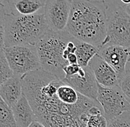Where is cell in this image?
<instances>
[{"mask_svg": "<svg viewBox=\"0 0 130 127\" xmlns=\"http://www.w3.org/2000/svg\"><path fill=\"white\" fill-rule=\"evenodd\" d=\"M13 75L6 59L4 49H0V87Z\"/></svg>", "mask_w": 130, "mask_h": 127, "instance_id": "17", "label": "cell"}, {"mask_svg": "<svg viewBox=\"0 0 130 127\" xmlns=\"http://www.w3.org/2000/svg\"><path fill=\"white\" fill-rule=\"evenodd\" d=\"M123 93L126 96L127 100L130 102V69H126L122 77L120 86Z\"/></svg>", "mask_w": 130, "mask_h": 127, "instance_id": "21", "label": "cell"}, {"mask_svg": "<svg viewBox=\"0 0 130 127\" xmlns=\"http://www.w3.org/2000/svg\"><path fill=\"white\" fill-rule=\"evenodd\" d=\"M71 0H48L44 7V14L49 30L61 32L66 30L72 8Z\"/></svg>", "mask_w": 130, "mask_h": 127, "instance_id": "8", "label": "cell"}, {"mask_svg": "<svg viewBox=\"0 0 130 127\" xmlns=\"http://www.w3.org/2000/svg\"><path fill=\"white\" fill-rule=\"evenodd\" d=\"M5 9L0 2V49H4L5 40Z\"/></svg>", "mask_w": 130, "mask_h": 127, "instance_id": "20", "label": "cell"}, {"mask_svg": "<svg viewBox=\"0 0 130 127\" xmlns=\"http://www.w3.org/2000/svg\"><path fill=\"white\" fill-rule=\"evenodd\" d=\"M121 5L124 10V11L130 16V1H124V0H121L120 1Z\"/></svg>", "mask_w": 130, "mask_h": 127, "instance_id": "23", "label": "cell"}, {"mask_svg": "<svg viewBox=\"0 0 130 127\" xmlns=\"http://www.w3.org/2000/svg\"><path fill=\"white\" fill-rule=\"evenodd\" d=\"M106 3L107 32L103 46H118L130 51V16L123 9L120 1H106Z\"/></svg>", "mask_w": 130, "mask_h": 127, "instance_id": "5", "label": "cell"}, {"mask_svg": "<svg viewBox=\"0 0 130 127\" xmlns=\"http://www.w3.org/2000/svg\"><path fill=\"white\" fill-rule=\"evenodd\" d=\"M48 30L44 9L31 16L6 13L5 46H36Z\"/></svg>", "mask_w": 130, "mask_h": 127, "instance_id": "3", "label": "cell"}, {"mask_svg": "<svg viewBox=\"0 0 130 127\" xmlns=\"http://www.w3.org/2000/svg\"><path fill=\"white\" fill-rule=\"evenodd\" d=\"M9 66L14 75L23 77L41 69L37 48L33 45L14 46L4 48Z\"/></svg>", "mask_w": 130, "mask_h": 127, "instance_id": "6", "label": "cell"}, {"mask_svg": "<svg viewBox=\"0 0 130 127\" xmlns=\"http://www.w3.org/2000/svg\"><path fill=\"white\" fill-rule=\"evenodd\" d=\"M87 127H107V120L104 114L90 115L87 120Z\"/></svg>", "mask_w": 130, "mask_h": 127, "instance_id": "19", "label": "cell"}, {"mask_svg": "<svg viewBox=\"0 0 130 127\" xmlns=\"http://www.w3.org/2000/svg\"><path fill=\"white\" fill-rule=\"evenodd\" d=\"M67 60L68 62L69 65H75V64H78V57L75 54H70L67 56Z\"/></svg>", "mask_w": 130, "mask_h": 127, "instance_id": "24", "label": "cell"}, {"mask_svg": "<svg viewBox=\"0 0 130 127\" xmlns=\"http://www.w3.org/2000/svg\"><path fill=\"white\" fill-rule=\"evenodd\" d=\"M97 101L102 107L106 119L130 112V102L119 86L106 87L98 84Z\"/></svg>", "mask_w": 130, "mask_h": 127, "instance_id": "7", "label": "cell"}, {"mask_svg": "<svg viewBox=\"0 0 130 127\" xmlns=\"http://www.w3.org/2000/svg\"><path fill=\"white\" fill-rule=\"evenodd\" d=\"M29 127H45L41 123L39 122L38 120H36L34 122H32L31 123V125Z\"/></svg>", "mask_w": 130, "mask_h": 127, "instance_id": "25", "label": "cell"}, {"mask_svg": "<svg viewBox=\"0 0 130 127\" xmlns=\"http://www.w3.org/2000/svg\"><path fill=\"white\" fill-rule=\"evenodd\" d=\"M4 5L6 13L31 16L39 13L44 9V0H12L0 1Z\"/></svg>", "mask_w": 130, "mask_h": 127, "instance_id": "12", "label": "cell"}, {"mask_svg": "<svg viewBox=\"0 0 130 127\" xmlns=\"http://www.w3.org/2000/svg\"><path fill=\"white\" fill-rule=\"evenodd\" d=\"M81 66H80L78 64L75 65H68L64 68V72L65 73V77H72L78 74L81 69Z\"/></svg>", "mask_w": 130, "mask_h": 127, "instance_id": "22", "label": "cell"}, {"mask_svg": "<svg viewBox=\"0 0 130 127\" xmlns=\"http://www.w3.org/2000/svg\"><path fill=\"white\" fill-rule=\"evenodd\" d=\"M62 80L82 95L97 101L98 83L89 66L82 67L78 74L65 77Z\"/></svg>", "mask_w": 130, "mask_h": 127, "instance_id": "9", "label": "cell"}, {"mask_svg": "<svg viewBox=\"0 0 130 127\" xmlns=\"http://www.w3.org/2000/svg\"><path fill=\"white\" fill-rule=\"evenodd\" d=\"M98 55L109 64L122 79L126 64L130 62V51L118 46H104L100 48Z\"/></svg>", "mask_w": 130, "mask_h": 127, "instance_id": "10", "label": "cell"}, {"mask_svg": "<svg viewBox=\"0 0 130 127\" xmlns=\"http://www.w3.org/2000/svg\"><path fill=\"white\" fill-rule=\"evenodd\" d=\"M21 80L23 94L36 120L45 127H87L92 108L99 104L84 95L76 104L61 100L57 89L61 80L41 68L25 74Z\"/></svg>", "mask_w": 130, "mask_h": 127, "instance_id": "1", "label": "cell"}, {"mask_svg": "<svg viewBox=\"0 0 130 127\" xmlns=\"http://www.w3.org/2000/svg\"><path fill=\"white\" fill-rule=\"evenodd\" d=\"M88 66L92 69L99 85L106 87L120 86L121 80L120 76L98 55L92 59Z\"/></svg>", "mask_w": 130, "mask_h": 127, "instance_id": "11", "label": "cell"}, {"mask_svg": "<svg viewBox=\"0 0 130 127\" xmlns=\"http://www.w3.org/2000/svg\"><path fill=\"white\" fill-rule=\"evenodd\" d=\"M0 127H17L12 109L0 97Z\"/></svg>", "mask_w": 130, "mask_h": 127, "instance_id": "16", "label": "cell"}, {"mask_svg": "<svg viewBox=\"0 0 130 127\" xmlns=\"http://www.w3.org/2000/svg\"><path fill=\"white\" fill-rule=\"evenodd\" d=\"M23 95L21 77L13 75L0 87V97L12 108Z\"/></svg>", "mask_w": 130, "mask_h": 127, "instance_id": "13", "label": "cell"}, {"mask_svg": "<svg viewBox=\"0 0 130 127\" xmlns=\"http://www.w3.org/2000/svg\"><path fill=\"white\" fill-rule=\"evenodd\" d=\"M76 52L75 55L78 57V65L83 67H87L92 59L98 55L99 49L97 47L80 40L76 42Z\"/></svg>", "mask_w": 130, "mask_h": 127, "instance_id": "15", "label": "cell"}, {"mask_svg": "<svg viewBox=\"0 0 130 127\" xmlns=\"http://www.w3.org/2000/svg\"><path fill=\"white\" fill-rule=\"evenodd\" d=\"M11 109L17 127H29L32 122L37 120L32 107L24 94Z\"/></svg>", "mask_w": 130, "mask_h": 127, "instance_id": "14", "label": "cell"}, {"mask_svg": "<svg viewBox=\"0 0 130 127\" xmlns=\"http://www.w3.org/2000/svg\"><path fill=\"white\" fill-rule=\"evenodd\" d=\"M107 120V127H130V112Z\"/></svg>", "mask_w": 130, "mask_h": 127, "instance_id": "18", "label": "cell"}, {"mask_svg": "<svg viewBox=\"0 0 130 127\" xmlns=\"http://www.w3.org/2000/svg\"><path fill=\"white\" fill-rule=\"evenodd\" d=\"M65 30L77 40L102 47L107 32L106 1L73 0Z\"/></svg>", "mask_w": 130, "mask_h": 127, "instance_id": "2", "label": "cell"}, {"mask_svg": "<svg viewBox=\"0 0 130 127\" xmlns=\"http://www.w3.org/2000/svg\"><path fill=\"white\" fill-rule=\"evenodd\" d=\"M73 38L66 30L47 32L36 45L42 70L52 73L60 80L64 79V68L69 65L64 58V52Z\"/></svg>", "mask_w": 130, "mask_h": 127, "instance_id": "4", "label": "cell"}]
</instances>
